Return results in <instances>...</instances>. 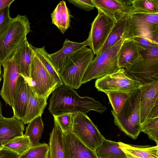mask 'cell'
<instances>
[{
    "instance_id": "cell-1",
    "label": "cell",
    "mask_w": 158,
    "mask_h": 158,
    "mask_svg": "<svg viewBox=\"0 0 158 158\" xmlns=\"http://www.w3.org/2000/svg\"><path fill=\"white\" fill-rule=\"evenodd\" d=\"M52 94L48 110L53 115L64 113L81 112L87 114L91 110L102 113L107 109L94 98L81 97L74 89L64 85L57 87Z\"/></svg>"
},
{
    "instance_id": "cell-2",
    "label": "cell",
    "mask_w": 158,
    "mask_h": 158,
    "mask_svg": "<svg viewBox=\"0 0 158 158\" xmlns=\"http://www.w3.org/2000/svg\"><path fill=\"white\" fill-rule=\"evenodd\" d=\"M139 89L131 93L118 114L111 110L114 124L126 135L135 139L141 132Z\"/></svg>"
},
{
    "instance_id": "cell-3",
    "label": "cell",
    "mask_w": 158,
    "mask_h": 158,
    "mask_svg": "<svg viewBox=\"0 0 158 158\" xmlns=\"http://www.w3.org/2000/svg\"><path fill=\"white\" fill-rule=\"evenodd\" d=\"M123 41V38L115 45L96 56L85 73L82 84L112 74L120 69L118 64V54Z\"/></svg>"
},
{
    "instance_id": "cell-4",
    "label": "cell",
    "mask_w": 158,
    "mask_h": 158,
    "mask_svg": "<svg viewBox=\"0 0 158 158\" xmlns=\"http://www.w3.org/2000/svg\"><path fill=\"white\" fill-rule=\"evenodd\" d=\"M94 55L90 49L87 47L75 53L59 72L64 84L74 89H78Z\"/></svg>"
},
{
    "instance_id": "cell-5",
    "label": "cell",
    "mask_w": 158,
    "mask_h": 158,
    "mask_svg": "<svg viewBox=\"0 0 158 158\" xmlns=\"http://www.w3.org/2000/svg\"><path fill=\"white\" fill-rule=\"evenodd\" d=\"M30 31V23L26 15H18L12 18L7 29L0 37V65L27 38Z\"/></svg>"
},
{
    "instance_id": "cell-6",
    "label": "cell",
    "mask_w": 158,
    "mask_h": 158,
    "mask_svg": "<svg viewBox=\"0 0 158 158\" xmlns=\"http://www.w3.org/2000/svg\"><path fill=\"white\" fill-rule=\"evenodd\" d=\"M142 59L128 68L126 74L142 85L158 81V46L141 52Z\"/></svg>"
},
{
    "instance_id": "cell-7",
    "label": "cell",
    "mask_w": 158,
    "mask_h": 158,
    "mask_svg": "<svg viewBox=\"0 0 158 158\" xmlns=\"http://www.w3.org/2000/svg\"><path fill=\"white\" fill-rule=\"evenodd\" d=\"M71 132L82 143L94 151L104 138L87 114L78 112L73 115Z\"/></svg>"
},
{
    "instance_id": "cell-8",
    "label": "cell",
    "mask_w": 158,
    "mask_h": 158,
    "mask_svg": "<svg viewBox=\"0 0 158 158\" xmlns=\"http://www.w3.org/2000/svg\"><path fill=\"white\" fill-rule=\"evenodd\" d=\"M158 31V14L132 13L127 16L123 40Z\"/></svg>"
},
{
    "instance_id": "cell-9",
    "label": "cell",
    "mask_w": 158,
    "mask_h": 158,
    "mask_svg": "<svg viewBox=\"0 0 158 158\" xmlns=\"http://www.w3.org/2000/svg\"><path fill=\"white\" fill-rule=\"evenodd\" d=\"M30 76L32 88L40 97L49 96L55 89L60 86L51 76L36 55L33 48Z\"/></svg>"
},
{
    "instance_id": "cell-10",
    "label": "cell",
    "mask_w": 158,
    "mask_h": 158,
    "mask_svg": "<svg viewBox=\"0 0 158 158\" xmlns=\"http://www.w3.org/2000/svg\"><path fill=\"white\" fill-rule=\"evenodd\" d=\"M95 84L98 91L104 93L110 91L132 93L143 85L128 76L124 68L96 79Z\"/></svg>"
},
{
    "instance_id": "cell-11",
    "label": "cell",
    "mask_w": 158,
    "mask_h": 158,
    "mask_svg": "<svg viewBox=\"0 0 158 158\" xmlns=\"http://www.w3.org/2000/svg\"><path fill=\"white\" fill-rule=\"evenodd\" d=\"M98 13L92 22L87 39L89 48L96 55L107 39L115 22L98 10Z\"/></svg>"
},
{
    "instance_id": "cell-12",
    "label": "cell",
    "mask_w": 158,
    "mask_h": 158,
    "mask_svg": "<svg viewBox=\"0 0 158 158\" xmlns=\"http://www.w3.org/2000/svg\"><path fill=\"white\" fill-rule=\"evenodd\" d=\"M139 89L141 125L149 119L158 117V81L143 85Z\"/></svg>"
},
{
    "instance_id": "cell-13",
    "label": "cell",
    "mask_w": 158,
    "mask_h": 158,
    "mask_svg": "<svg viewBox=\"0 0 158 158\" xmlns=\"http://www.w3.org/2000/svg\"><path fill=\"white\" fill-rule=\"evenodd\" d=\"M1 65L3 68V82L0 94L6 105L12 107L14 92L20 74L15 62L11 55Z\"/></svg>"
},
{
    "instance_id": "cell-14",
    "label": "cell",
    "mask_w": 158,
    "mask_h": 158,
    "mask_svg": "<svg viewBox=\"0 0 158 158\" xmlns=\"http://www.w3.org/2000/svg\"><path fill=\"white\" fill-rule=\"evenodd\" d=\"M95 7L115 22L133 13L132 0H93Z\"/></svg>"
},
{
    "instance_id": "cell-15",
    "label": "cell",
    "mask_w": 158,
    "mask_h": 158,
    "mask_svg": "<svg viewBox=\"0 0 158 158\" xmlns=\"http://www.w3.org/2000/svg\"><path fill=\"white\" fill-rule=\"evenodd\" d=\"M88 42L78 43L65 39L62 48L48 56L56 70L59 72L69 60L77 52L88 46Z\"/></svg>"
},
{
    "instance_id": "cell-16",
    "label": "cell",
    "mask_w": 158,
    "mask_h": 158,
    "mask_svg": "<svg viewBox=\"0 0 158 158\" xmlns=\"http://www.w3.org/2000/svg\"><path fill=\"white\" fill-rule=\"evenodd\" d=\"M32 46L27 38L25 39L11 54L14 59L20 75L26 80L31 81V67Z\"/></svg>"
},
{
    "instance_id": "cell-17",
    "label": "cell",
    "mask_w": 158,
    "mask_h": 158,
    "mask_svg": "<svg viewBox=\"0 0 158 158\" xmlns=\"http://www.w3.org/2000/svg\"><path fill=\"white\" fill-rule=\"evenodd\" d=\"M63 134L64 158H98L71 132Z\"/></svg>"
},
{
    "instance_id": "cell-18",
    "label": "cell",
    "mask_w": 158,
    "mask_h": 158,
    "mask_svg": "<svg viewBox=\"0 0 158 158\" xmlns=\"http://www.w3.org/2000/svg\"><path fill=\"white\" fill-rule=\"evenodd\" d=\"M143 49L132 39L123 40L118 54L119 67L128 68L141 60V52Z\"/></svg>"
},
{
    "instance_id": "cell-19",
    "label": "cell",
    "mask_w": 158,
    "mask_h": 158,
    "mask_svg": "<svg viewBox=\"0 0 158 158\" xmlns=\"http://www.w3.org/2000/svg\"><path fill=\"white\" fill-rule=\"evenodd\" d=\"M28 99L27 80L20 75L18 79L13 96V117L21 120L25 116Z\"/></svg>"
},
{
    "instance_id": "cell-20",
    "label": "cell",
    "mask_w": 158,
    "mask_h": 158,
    "mask_svg": "<svg viewBox=\"0 0 158 158\" xmlns=\"http://www.w3.org/2000/svg\"><path fill=\"white\" fill-rule=\"evenodd\" d=\"M27 81L28 90V102L25 116L20 120L25 124H28L34 118L42 115L47 105V100L49 97L41 98L38 96L32 88L31 81Z\"/></svg>"
},
{
    "instance_id": "cell-21",
    "label": "cell",
    "mask_w": 158,
    "mask_h": 158,
    "mask_svg": "<svg viewBox=\"0 0 158 158\" xmlns=\"http://www.w3.org/2000/svg\"><path fill=\"white\" fill-rule=\"evenodd\" d=\"M23 123L14 117H3L0 120V148L4 143L14 138L23 135Z\"/></svg>"
},
{
    "instance_id": "cell-22",
    "label": "cell",
    "mask_w": 158,
    "mask_h": 158,
    "mask_svg": "<svg viewBox=\"0 0 158 158\" xmlns=\"http://www.w3.org/2000/svg\"><path fill=\"white\" fill-rule=\"evenodd\" d=\"M127 158H158V145H136L118 142Z\"/></svg>"
},
{
    "instance_id": "cell-23",
    "label": "cell",
    "mask_w": 158,
    "mask_h": 158,
    "mask_svg": "<svg viewBox=\"0 0 158 158\" xmlns=\"http://www.w3.org/2000/svg\"><path fill=\"white\" fill-rule=\"evenodd\" d=\"M63 133L55 122L50 134L48 158H64Z\"/></svg>"
},
{
    "instance_id": "cell-24",
    "label": "cell",
    "mask_w": 158,
    "mask_h": 158,
    "mask_svg": "<svg viewBox=\"0 0 158 158\" xmlns=\"http://www.w3.org/2000/svg\"><path fill=\"white\" fill-rule=\"evenodd\" d=\"M52 23L64 34L69 28L70 14L64 1H60L51 14Z\"/></svg>"
},
{
    "instance_id": "cell-25",
    "label": "cell",
    "mask_w": 158,
    "mask_h": 158,
    "mask_svg": "<svg viewBox=\"0 0 158 158\" xmlns=\"http://www.w3.org/2000/svg\"><path fill=\"white\" fill-rule=\"evenodd\" d=\"M98 158H127L118 142L104 138L101 144L94 151Z\"/></svg>"
},
{
    "instance_id": "cell-26",
    "label": "cell",
    "mask_w": 158,
    "mask_h": 158,
    "mask_svg": "<svg viewBox=\"0 0 158 158\" xmlns=\"http://www.w3.org/2000/svg\"><path fill=\"white\" fill-rule=\"evenodd\" d=\"M127 16L122 17L115 23L105 43L96 56L113 46L123 38L126 27Z\"/></svg>"
},
{
    "instance_id": "cell-27",
    "label": "cell",
    "mask_w": 158,
    "mask_h": 158,
    "mask_svg": "<svg viewBox=\"0 0 158 158\" xmlns=\"http://www.w3.org/2000/svg\"><path fill=\"white\" fill-rule=\"evenodd\" d=\"M44 127L41 116L35 118L28 123L24 135L29 137L31 147L35 146L40 143Z\"/></svg>"
},
{
    "instance_id": "cell-28",
    "label": "cell",
    "mask_w": 158,
    "mask_h": 158,
    "mask_svg": "<svg viewBox=\"0 0 158 158\" xmlns=\"http://www.w3.org/2000/svg\"><path fill=\"white\" fill-rule=\"evenodd\" d=\"M32 48L37 57L54 80L60 85H64L59 72L51 61L48 56V53L46 50L44 46L41 48L32 46Z\"/></svg>"
},
{
    "instance_id": "cell-29",
    "label": "cell",
    "mask_w": 158,
    "mask_h": 158,
    "mask_svg": "<svg viewBox=\"0 0 158 158\" xmlns=\"http://www.w3.org/2000/svg\"><path fill=\"white\" fill-rule=\"evenodd\" d=\"M1 147L15 152L19 156L27 151L31 147V144L29 137L23 135L4 143Z\"/></svg>"
},
{
    "instance_id": "cell-30",
    "label": "cell",
    "mask_w": 158,
    "mask_h": 158,
    "mask_svg": "<svg viewBox=\"0 0 158 158\" xmlns=\"http://www.w3.org/2000/svg\"><path fill=\"white\" fill-rule=\"evenodd\" d=\"M133 13L158 14V0H132Z\"/></svg>"
},
{
    "instance_id": "cell-31",
    "label": "cell",
    "mask_w": 158,
    "mask_h": 158,
    "mask_svg": "<svg viewBox=\"0 0 158 158\" xmlns=\"http://www.w3.org/2000/svg\"><path fill=\"white\" fill-rule=\"evenodd\" d=\"M107 96L113 110L118 114L122 109L131 93L110 91L105 93Z\"/></svg>"
},
{
    "instance_id": "cell-32",
    "label": "cell",
    "mask_w": 158,
    "mask_h": 158,
    "mask_svg": "<svg viewBox=\"0 0 158 158\" xmlns=\"http://www.w3.org/2000/svg\"><path fill=\"white\" fill-rule=\"evenodd\" d=\"M141 131L158 144V117L147 120L141 125Z\"/></svg>"
},
{
    "instance_id": "cell-33",
    "label": "cell",
    "mask_w": 158,
    "mask_h": 158,
    "mask_svg": "<svg viewBox=\"0 0 158 158\" xmlns=\"http://www.w3.org/2000/svg\"><path fill=\"white\" fill-rule=\"evenodd\" d=\"M49 146L45 143H39L31 147L24 154L18 158H48Z\"/></svg>"
},
{
    "instance_id": "cell-34",
    "label": "cell",
    "mask_w": 158,
    "mask_h": 158,
    "mask_svg": "<svg viewBox=\"0 0 158 158\" xmlns=\"http://www.w3.org/2000/svg\"><path fill=\"white\" fill-rule=\"evenodd\" d=\"M74 114L64 113L53 115L54 122L59 125L63 133L71 132Z\"/></svg>"
},
{
    "instance_id": "cell-35",
    "label": "cell",
    "mask_w": 158,
    "mask_h": 158,
    "mask_svg": "<svg viewBox=\"0 0 158 158\" xmlns=\"http://www.w3.org/2000/svg\"><path fill=\"white\" fill-rule=\"evenodd\" d=\"M10 6H6L0 11V37L7 29L12 18L9 12Z\"/></svg>"
},
{
    "instance_id": "cell-36",
    "label": "cell",
    "mask_w": 158,
    "mask_h": 158,
    "mask_svg": "<svg viewBox=\"0 0 158 158\" xmlns=\"http://www.w3.org/2000/svg\"><path fill=\"white\" fill-rule=\"evenodd\" d=\"M68 1L74 6L87 11L91 10L95 7L93 0H69Z\"/></svg>"
},
{
    "instance_id": "cell-37",
    "label": "cell",
    "mask_w": 158,
    "mask_h": 158,
    "mask_svg": "<svg viewBox=\"0 0 158 158\" xmlns=\"http://www.w3.org/2000/svg\"><path fill=\"white\" fill-rule=\"evenodd\" d=\"M139 46L144 49H150L153 47L158 46V44L150 40L144 36L134 37L131 39Z\"/></svg>"
},
{
    "instance_id": "cell-38",
    "label": "cell",
    "mask_w": 158,
    "mask_h": 158,
    "mask_svg": "<svg viewBox=\"0 0 158 158\" xmlns=\"http://www.w3.org/2000/svg\"><path fill=\"white\" fill-rule=\"evenodd\" d=\"M15 152L3 148H0V158H18Z\"/></svg>"
},
{
    "instance_id": "cell-39",
    "label": "cell",
    "mask_w": 158,
    "mask_h": 158,
    "mask_svg": "<svg viewBox=\"0 0 158 158\" xmlns=\"http://www.w3.org/2000/svg\"><path fill=\"white\" fill-rule=\"evenodd\" d=\"M14 0H0V11L4 7L10 6Z\"/></svg>"
},
{
    "instance_id": "cell-40",
    "label": "cell",
    "mask_w": 158,
    "mask_h": 158,
    "mask_svg": "<svg viewBox=\"0 0 158 158\" xmlns=\"http://www.w3.org/2000/svg\"><path fill=\"white\" fill-rule=\"evenodd\" d=\"M2 106L1 102H0V120H1L4 117L2 114Z\"/></svg>"
},
{
    "instance_id": "cell-41",
    "label": "cell",
    "mask_w": 158,
    "mask_h": 158,
    "mask_svg": "<svg viewBox=\"0 0 158 158\" xmlns=\"http://www.w3.org/2000/svg\"><path fill=\"white\" fill-rule=\"evenodd\" d=\"M1 65L0 64V81L1 80Z\"/></svg>"
}]
</instances>
